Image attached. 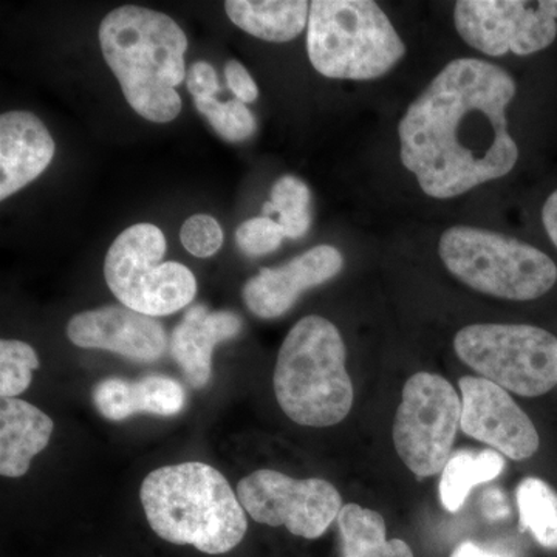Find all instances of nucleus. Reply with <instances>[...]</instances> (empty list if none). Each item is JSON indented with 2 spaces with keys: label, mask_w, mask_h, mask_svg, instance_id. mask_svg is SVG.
Masks as SVG:
<instances>
[{
  "label": "nucleus",
  "mask_w": 557,
  "mask_h": 557,
  "mask_svg": "<svg viewBox=\"0 0 557 557\" xmlns=\"http://www.w3.org/2000/svg\"><path fill=\"white\" fill-rule=\"evenodd\" d=\"M520 530L531 531L537 544L557 549V493L544 480L528 478L518 486Z\"/></svg>",
  "instance_id": "4be33fe9"
},
{
  "label": "nucleus",
  "mask_w": 557,
  "mask_h": 557,
  "mask_svg": "<svg viewBox=\"0 0 557 557\" xmlns=\"http://www.w3.org/2000/svg\"><path fill=\"white\" fill-rule=\"evenodd\" d=\"M311 194L309 186L298 177L285 175L274 183L271 200L263 207V215L277 214L276 222L284 237L300 239L311 225Z\"/></svg>",
  "instance_id": "5701e85b"
},
{
  "label": "nucleus",
  "mask_w": 557,
  "mask_h": 557,
  "mask_svg": "<svg viewBox=\"0 0 557 557\" xmlns=\"http://www.w3.org/2000/svg\"><path fill=\"white\" fill-rule=\"evenodd\" d=\"M242 319L234 311H211L207 306H194L175 327L171 338V355L190 386H207L212 373V354L218 344L239 335Z\"/></svg>",
  "instance_id": "dca6fc26"
},
{
  "label": "nucleus",
  "mask_w": 557,
  "mask_h": 557,
  "mask_svg": "<svg viewBox=\"0 0 557 557\" xmlns=\"http://www.w3.org/2000/svg\"><path fill=\"white\" fill-rule=\"evenodd\" d=\"M196 101V108L208 120L220 137L231 143H242L256 132V119L247 104L239 100L220 102L215 98Z\"/></svg>",
  "instance_id": "393cba45"
},
{
  "label": "nucleus",
  "mask_w": 557,
  "mask_h": 557,
  "mask_svg": "<svg viewBox=\"0 0 557 557\" xmlns=\"http://www.w3.org/2000/svg\"><path fill=\"white\" fill-rule=\"evenodd\" d=\"M54 141L38 116L13 110L0 116V199L30 185L49 168Z\"/></svg>",
  "instance_id": "2eb2a0df"
},
{
  "label": "nucleus",
  "mask_w": 557,
  "mask_h": 557,
  "mask_svg": "<svg viewBox=\"0 0 557 557\" xmlns=\"http://www.w3.org/2000/svg\"><path fill=\"white\" fill-rule=\"evenodd\" d=\"M346 344L329 319L307 317L289 330L278 350L274 394L285 416L300 426L341 423L354 406Z\"/></svg>",
  "instance_id": "20e7f679"
},
{
  "label": "nucleus",
  "mask_w": 557,
  "mask_h": 557,
  "mask_svg": "<svg viewBox=\"0 0 557 557\" xmlns=\"http://www.w3.org/2000/svg\"><path fill=\"white\" fill-rule=\"evenodd\" d=\"M461 409L460 395L443 376L418 372L405 384L392 435L399 458L417 478H432L445 469Z\"/></svg>",
  "instance_id": "1a4fd4ad"
},
{
  "label": "nucleus",
  "mask_w": 557,
  "mask_h": 557,
  "mask_svg": "<svg viewBox=\"0 0 557 557\" xmlns=\"http://www.w3.org/2000/svg\"><path fill=\"white\" fill-rule=\"evenodd\" d=\"M505 460L494 449L460 450L450 456L442 471L440 480V498L443 507L456 512L463 507L472 487L491 482L504 471Z\"/></svg>",
  "instance_id": "412c9836"
},
{
  "label": "nucleus",
  "mask_w": 557,
  "mask_h": 557,
  "mask_svg": "<svg viewBox=\"0 0 557 557\" xmlns=\"http://www.w3.org/2000/svg\"><path fill=\"white\" fill-rule=\"evenodd\" d=\"M457 357L482 379L520 397H541L557 384V338L522 324H475L457 333Z\"/></svg>",
  "instance_id": "6e6552de"
},
{
  "label": "nucleus",
  "mask_w": 557,
  "mask_h": 557,
  "mask_svg": "<svg viewBox=\"0 0 557 557\" xmlns=\"http://www.w3.org/2000/svg\"><path fill=\"white\" fill-rule=\"evenodd\" d=\"M341 557H416L401 539L386 537V522L380 512L344 505L338 516Z\"/></svg>",
  "instance_id": "aec40b11"
},
{
  "label": "nucleus",
  "mask_w": 557,
  "mask_h": 557,
  "mask_svg": "<svg viewBox=\"0 0 557 557\" xmlns=\"http://www.w3.org/2000/svg\"><path fill=\"white\" fill-rule=\"evenodd\" d=\"M69 339L81 348H101L137 362H153L168 347L166 332L157 319L127 307L109 306L70 319Z\"/></svg>",
  "instance_id": "ddd939ff"
},
{
  "label": "nucleus",
  "mask_w": 557,
  "mask_h": 557,
  "mask_svg": "<svg viewBox=\"0 0 557 557\" xmlns=\"http://www.w3.org/2000/svg\"><path fill=\"white\" fill-rule=\"evenodd\" d=\"M39 368L35 348L22 341L0 343V397L16 398L30 387L33 372Z\"/></svg>",
  "instance_id": "b1692460"
},
{
  "label": "nucleus",
  "mask_w": 557,
  "mask_h": 557,
  "mask_svg": "<svg viewBox=\"0 0 557 557\" xmlns=\"http://www.w3.org/2000/svg\"><path fill=\"white\" fill-rule=\"evenodd\" d=\"M438 252L454 276L494 298L537 299L557 281L556 263L545 252L490 230H446L440 237Z\"/></svg>",
  "instance_id": "423d86ee"
},
{
  "label": "nucleus",
  "mask_w": 557,
  "mask_h": 557,
  "mask_svg": "<svg viewBox=\"0 0 557 557\" xmlns=\"http://www.w3.org/2000/svg\"><path fill=\"white\" fill-rule=\"evenodd\" d=\"M454 22L465 42L490 57L537 53L557 36V22L541 2L460 0Z\"/></svg>",
  "instance_id": "9b49d317"
},
{
  "label": "nucleus",
  "mask_w": 557,
  "mask_h": 557,
  "mask_svg": "<svg viewBox=\"0 0 557 557\" xmlns=\"http://www.w3.org/2000/svg\"><path fill=\"white\" fill-rule=\"evenodd\" d=\"M458 386L465 434L511 460H527L537 453L541 438L536 426L505 388L482 376H463Z\"/></svg>",
  "instance_id": "f8f14e48"
},
{
  "label": "nucleus",
  "mask_w": 557,
  "mask_h": 557,
  "mask_svg": "<svg viewBox=\"0 0 557 557\" xmlns=\"http://www.w3.org/2000/svg\"><path fill=\"white\" fill-rule=\"evenodd\" d=\"M95 408L110 421H123L138 413L174 417L185 408V388L164 375L138 381L102 380L91 392Z\"/></svg>",
  "instance_id": "f3484780"
},
{
  "label": "nucleus",
  "mask_w": 557,
  "mask_h": 557,
  "mask_svg": "<svg viewBox=\"0 0 557 557\" xmlns=\"http://www.w3.org/2000/svg\"><path fill=\"white\" fill-rule=\"evenodd\" d=\"M542 7L553 20H557V0H542Z\"/></svg>",
  "instance_id": "473e14b6"
},
{
  "label": "nucleus",
  "mask_w": 557,
  "mask_h": 557,
  "mask_svg": "<svg viewBox=\"0 0 557 557\" xmlns=\"http://www.w3.org/2000/svg\"><path fill=\"white\" fill-rule=\"evenodd\" d=\"M311 65L332 79L369 81L391 72L406 53L386 13L372 0H314L307 25Z\"/></svg>",
  "instance_id": "39448f33"
},
{
  "label": "nucleus",
  "mask_w": 557,
  "mask_h": 557,
  "mask_svg": "<svg viewBox=\"0 0 557 557\" xmlns=\"http://www.w3.org/2000/svg\"><path fill=\"white\" fill-rule=\"evenodd\" d=\"M482 512L490 520L507 519L511 508H509L504 491L497 490V487L486 490L482 496Z\"/></svg>",
  "instance_id": "c756f323"
},
{
  "label": "nucleus",
  "mask_w": 557,
  "mask_h": 557,
  "mask_svg": "<svg viewBox=\"0 0 557 557\" xmlns=\"http://www.w3.org/2000/svg\"><path fill=\"white\" fill-rule=\"evenodd\" d=\"M344 258L338 248L319 245L278 269L260 270L245 284V304L252 314L262 319L284 317L307 289L318 287L338 276Z\"/></svg>",
  "instance_id": "4468645a"
},
{
  "label": "nucleus",
  "mask_w": 557,
  "mask_h": 557,
  "mask_svg": "<svg viewBox=\"0 0 557 557\" xmlns=\"http://www.w3.org/2000/svg\"><path fill=\"white\" fill-rule=\"evenodd\" d=\"M183 247L196 258H211L222 248L223 231L218 220L207 214L193 215L180 231Z\"/></svg>",
  "instance_id": "bb28decb"
},
{
  "label": "nucleus",
  "mask_w": 557,
  "mask_h": 557,
  "mask_svg": "<svg viewBox=\"0 0 557 557\" xmlns=\"http://www.w3.org/2000/svg\"><path fill=\"white\" fill-rule=\"evenodd\" d=\"M146 519L157 536L225 555L244 541L247 515L222 472L199 461L150 472L139 490Z\"/></svg>",
  "instance_id": "7ed1b4c3"
},
{
  "label": "nucleus",
  "mask_w": 557,
  "mask_h": 557,
  "mask_svg": "<svg viewBox=\"0 0 557 557\" xmlns=\"http://www.w3.org/2000/svg\"><path fill=\"white\" fill-rule=\"evenodd\" d=\"M230 21L269 42H289L309 25L310 3L306 0H228Z\"/></svg>",
  "instance_id": "6ab92c4d"
},
{
  "label": "nucleus",
  "mask_w": 557,
  "mask_h": 557,
  "mask_svg": "<svg viewBox=\"0 0 557 557\" xmlns=\"http://www.w3.org/2000/svg\"><path fill=\"white\" fill-rule=\"evenodd\" d=\"M542 223H544L549 240L557 248V189L548 197L544 208H542Z\"/></svg>",
  "instance_id": "7c9ffc66"
},
{
  "label": "nucleus",
  "mask_w": 557,
  "mask_h": 557,
  "mask_svg": "<svg viewBox=\"0 0 557 557\" xmlns=\"http://www.w3.org/2000/svg\"><path fill=\"white\" fill-rule=\"evenodd\" d=\"M507 70L474 58L446 65L399 121V157L423 193L453 199L515 170L519 149L507 109Z\"/></svg>",
  "instance_id": "f257e3e1"
},
{
  "label": "nucleus",
  "mask_w": 557,
  "mask_h": 557,
  "mask_svg": "<svg viewBox=\"0 0 557 557\" xmlns=\"http://www.w3.org/2000/svg\"><path fill=\"white\" fill-rule=\"evenodd\" d=\"M225 76L230 90L233 91L236 100L244 102V104H251V102L258 100V84L239 61L231 60L226 62Z\"/></svg>",
  "instance_id": "cd10ccee"
},
{
  "label": "nucleus",
  "mask_w": 557,
  "mask_h": 557,
  "mask_svg": "<svg viewBox=\"0 0 557 557\" xmlns=\"http://www.w3.org/2000/svg\"><path fill=\"white\" fill-rule=\"evenodd\" d=\"M450 557H502L496 555V553L486 552L479 545L472 544V542H463V544L458 545L456 549H454L453 555Z\"/></svg>",
  "instance_id": "2f4dec72"
},
{
  "label": "nucleus",
  "mask_w": 557,
  "mask_h": 557,
  "mask_svg": "<svg viewBox=\"0 0 557 557\" xmlns=\"http://www.w3.org/2000/svg\"><path fill=\"white\" fill-rule=\"evenodd\" d=\"M102 57L124 98L143 119L170 123L182 112L188 38L177 22L145 7L124 5L101 22Z\"/></svg>",
  "instance_id": "f03ea898"
},
{
  "label": "nucleus",
  "mask_w": 557,
  "mask_h": 557,
  "mask_svg": "<svg viewBox=\"0 0 557 557\" xmlns=\"http://www.w3.org/2000/svg\"><path fill=\"white\" fill-rule=\"evenodd\" d=\"M53 420L42 410L20 398L0 403V474L20 479L32 460L49 446Z\"/></svg>",
  "instance_id": "a211bd4d"
},
{
  "label": "nucleus",
  "mask_w": 557,
  "mask_h": 557,
  "mask_svg": "<svg viewBox=\"0 0 557 557\" xmlns=\"http://www.w3.org/2000/svg\"><path fill=\"white\" fill-rule=\"evenodd\" d=\"M245 512L269 527H285L295 536L321 537L338 519L343 497L324 479H293L273 469H259L237 485Z\"/></svg>",
  "instance_id": "9d476101"
},
{
  "label": "nucleus",
  "mask_w": 557,
  "mask_h": 557,
  "mask_svg": "<svg viewBox=\"0 0 557 557\" xmlns=\"http://www.w3.org/2000/svg\"><path fill=\"white\" fill-rule=\"evenodd\" d=\"M188 90L194 100H205V98H215L220 90L218 73L208 62L197 61L189 69Z\"/></svg>",
  "instance_id": "c85d7f7f"
},
{
  "label": "nucleus",
  "mask_w": 557,
  "mask_h": 557,
  "mask_svg": "<svg viewBox=\"0 0 557 557\" xmlns=\"http://www.w3.org/2000/svg\"><path fill=\"white\" fill-rule=\"evenodd\" d=\"M284 233L276 220L271 218L249 219L237 228L236 240L248 258L270 255L281 247Z\"/></svg>",
  "instance_id": "a878e982"
},
{
  "label": "nucleus",
  "mask_w": 557,
  "mask_h": 557,
  "mask_svg": "<svg viewBox=\"0 0 557 557\" xmlns=\"http://www.w3.org/2000/svg\"><path fill=\"white\" fill-rule=\"evenodd\" d=\"M166 247L163 231L150 223L131 226L113 242L104 277L124 307L159 318L185 309L196 298V276L182 263L163 262Z\"/></svg>",
  "instance_id": "0eeeda50"
}]
</instances>
